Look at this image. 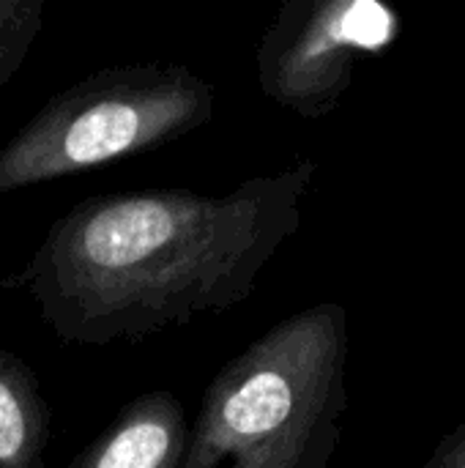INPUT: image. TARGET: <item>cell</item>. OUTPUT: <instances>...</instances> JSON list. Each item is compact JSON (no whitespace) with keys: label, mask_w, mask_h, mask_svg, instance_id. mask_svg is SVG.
<instances>
[{"label":"cell","mask_w":465,"mask_h":468,"mask_svg":"<svg viewBox=\"0 0 465 468\" xmlns=\"http://www.w3.org/2000/svg\"><path fill=\"white\" fill-rule=\"evenodd\" d=\"M318 162L252 176L227 195L137 189L93 195L49 225L22 271L3 280L30 296L69 346L134 343L247 302L301 228Z\"/></svg>","instance_id":"cell-1"},{"label":"cell","mask_w":465,"mask_h":468,"mask_svg":"<svg viewBox=\"0 0 465 468\" xmlns=\"http://www.w3.org/2000/svg\"><path fill=\"white\" fill-rule=\"evenodd\" d=\"M348 313H293L219 367L181 468H329L348 406Z\"/></svg>","instance_id":"cell-2"},{"label":"cell","mask_w":465,"mask_h":468,"mask_svg":"<svg viewBox=\"0 0 465 468\" xmlns=\"http://www.w3.org/2000/svg\"><path fill=\"white\" fill-rule=\"evenodd\" d=\"M214 110V85L184 63L104 66L58 90L0 148V195L170 145Z\"/></svg>","instance_id":"cell-3"},{"label":"cell","mask_w":465,"mask_h":468,"mask_svg":"<svg viewBox=\"0 0 465 468\" xmlns=\"http://www.w3.org/2000/svg\"><path fill=\"white\" fill-rule=\"evenodd\" d=\"M400 16L381 0H285L255 49L266 99L301 118L337 110L359 58L392 47Z\"/></svg>","instance_id":"cell-4"},{"label":"cell","mask_w":465,"mask_h":468,"mask_svg":"<svg viewBox=\"0 0 465 468\" xmlns=\"http://www.w3.org/2000/svg\"><path fill=\"white\" fill-rule=\"evenodd\" d=\"M186 441L184 403L167 389H153L129 400L66 468H181Z\"/></svg>","instance_id":"cell-5"},{"label":"cell","mask_w":465,"mask_h":468,"mask_svg":"<svg viewBox=\"0 0 465 468\" xmlns=\"http://www.w3.org/2000/svg\"><path fill=\"white\" fill-rule=\"evenodd\" d=\"M52 409L27 362L0 348V468H44Z\"/></svg>","instance_id":"cell-6"},{"label":"cell","mask_w":465,"mask_h":468,"mask_svg":"<svg viewBox=\"0 0 465 468\" xmlns=\"http://www.w3.org/2000/svg\"><path fill=\"white\" fill-rule=\"evenodd\" d=\"M44 0H0V90L25 66L44 30Z\"/></svg>","instance_id":"cell-7"},{"label":"cell","mask_w":465,"mask_h":468,"mask_svg":"<svg viewBox=\"0 0 465 468\" xmlns=\"http://www.w3.org/2000/svg\"><path fill=\"white\" fill-rule=\"evenodd\" d=\"M422 468H465V422L444 436V441L433 450Z\"/></svg>","instance_id":"cell-8"}]
</instances>
